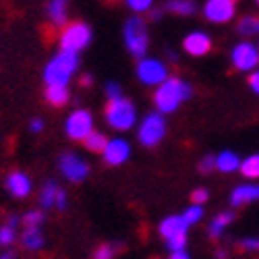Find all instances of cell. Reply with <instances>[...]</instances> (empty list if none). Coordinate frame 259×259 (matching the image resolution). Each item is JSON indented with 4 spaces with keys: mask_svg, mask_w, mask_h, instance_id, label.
I'll return each mask as SVG.
<instances>
[{
    "mask_svg": "<svg viewBox=\"0 0 259 259\" xmlns=\"http://www.w3.org/2000/svg\"><path fill=\"white\" fill-rule=\"evenodd\" d=\"M17 224H19V218L17 215H9V220L0 226V245L7 247L15 241V236H17Z\"/></svg>",
    "mask_w": 259,
    "mask_h": 259,
    "instance_id": "cell-23",
    "label": "cell"
},
{
    "mask_svg": "<svg viewBox=\"0 0 259 259\" xmlns=\"http://www.w3.org/2000/svg\"><path fill=\"white\" fill-rule=\"evenodd\" d=\"M191 85L185 83L183 79L177 77H168L164 83L158 85V90L154 94V104H156V110L160 114H172L177 108L191 98Z\"/></svg>",
    "mask_w": 259,
    "mask_h": 259,
    "instance_id": "cell-1",
    "label": "cell"
},
{
    "mask_svg": "<svg viewBox=\"0 0 259 259\" xmlns=\"http://www.w3.org/2000/svg\"><path fill=\"white\" fill-rule=\"evenodd\" d=\"M166 11L175 13V15L189 17V15L195 13L197 9H195V3H193V0H168V3H166Z\"/></svg>",
    "mask_w": 259,
    "mask_h": 259,
    "instance_id": "cell-24",
    "label": "cell"
},
{
    "mask_svg": "<svg viewBox=\"0 0 259 259\" xmlns=\"http://www.w3.org/2000/svg\"><path fill=\"white\" fill-rule=\"evenodd\" d=\"M170 259H191V255L185 249H181V251H172L170 253Z\"/></svg>",
    "mask_w": 259,
    "mask_h": 259,
    "instance_id": "cell-39",
    "label": "cell"
},
{
    "mask_svg": "<svg viewBox=\"0 0 259 259\" xmlns=\"http://www.w3.org/2000/svg\"><path fill=\"white\" fill-rule=\"evenodd\" d=\"M21 243L29 251H37L44 247V234L39 232V226H27V230L21 236Z\"/></svg>",
    "mask_w": 259,
    "mask_h": 259,
    "instance_id": "cell-19",
    "label": "cell"
},
{
    "mask_svg": "<svg viewBox=\"0 0 259 259\" xmlns=\"http://www.w3.org/2000/svg\"><path fill=\"white\" fill-rule=\"evenodd\" d=\"M241 172L247 179H259V154H253L241 160Z\"/></svg>",
    "mask_w": 259,
    "mask_h": 259,
    "instance_id": "cell-26",
    "label": "cell"
},
{
    "mask_svg": "<svg viewBox=\"0 0 259 259\" xmlns=\"http://www.w3.org/2000/svg\"><path fill=\"white\" fill-rule=\"evenodd\" d=\"M92 81H94V79H92L90 75H85V77L81 79V83H83V85H92Z\"/></svg>",
    "mask_w": 259,
    "mask_h": 259,
    "instance_id": "cell-41",
    "label": "cell"
},
{
    "mask_svg": "<svg viewBox=\"0 0 259 259\" xmlns=\"http://www.w3.org/2000/svg\"><path fill=\"white\" fill-rule=\"evenodd\" d=\"M239 33L245 35V37L257 35V33H259V17H255V15H245V17L239 21Z\"/></svg>",
    "mask_w": 259,
    "mask_h": 259,
    "instance_id": "cell-25",
    "label": "cell"
},
{
    "mask_svg": "<svg viewBox=\"0 0 259 259\" xmlns=\"http://www.w3.org/2000/svg\"><path fill=\"white\" fill-rule=\"evenodd\" d=\"M259 199V185H241L230 193V205H245Z\"/></svg>",
    "mask_w": 259,
    "mask_h": 259,
    "instance_id": "cell-17",
    "label": "cell"
},
{
    "mask_svg": "<svg viewBox=\"0 0 259 259\" xmlns=\"http://www.w3.org/2000/svg\"><path fill=\"white\" fill-rule=\"evenodd\" d=\"M104 116H106V122L112 128H116V131H128V128H133V124L137 122V110H135L133 102L126 98L108 100Z\"/></svg>",
    "mask_w": 259,
    "mask_h": 259,
    "instance_id": "cell-3",
    "label": "cell"
},
{
    "mask_svg": "<svg viewBox=\"0 0 259 259\" xmlns=\"http://www.w3.org/2000/svg\"><path fill=\"white\" fill-rule=\"evenodd\" d=\"M203 17L211 23H228L234 17V0H207Z\"/></svg>",
    "mask_w": 259,
    "mask_h": 259,
    "instance_id": "cell-11",
    "label": "cell"
},
{
    "mask_svg": "<svg viewBox=\"0 0 259 259\" xmlns=\"http://www.w3.org/2000/svg\"><path fill=\"white\" fill-rule=\"evenodd\" d=\"M160 17H162V13H160V11H152V19H154V21H156V19H160Z\"/></svg>",
    "mask_w": 259,
    "mask_h": 259,
    "instance_id": "cell-42",
    "label": "cell"
},
{
    "mask_svg": "<svg viewBox=\"0 0 259 259\" xmlns=\"http://www.w3.org/2000/svg\"><path fill=\"white\" fill-rule=\"evenodd\" d=\"M187 228H189V224L185 222L183 215H168V218H164V222L160 224V234L166 241H170V239H175V236L187 234Z\"/></svg>",
    "mask_w": 259,
    "mask_h": 259,
    "instance_id": "cell-16",
    "label": "cell"
},
{
    "mask_svg": "<svg viewBox=\"0 0 259 259\" xmlns=\"http://www.w3.org/2000/svg\"><path fill=\"white\" fill-rule=\"evenodd\" d=\"M48 17H50V23L60 27L67 23V17H69V0H50L48 3Z\"/></svg>",
    "mask_w": 259,
    "mask_h": 259,
    "instance_id": "cell-18",
    "label": "cell"
},
{
    "mask_svg": "<svg viewBox=\"0 0 259 259\" xmlns=\"http://www.w3.org/2000/svg\"><path fill=\"white\" fill-rule=\"evenodd\" d=\"M241 168V160L239 156H236L234 152H222L215 156V170H220V172H234V170H239Z\"/></svg>",
    "mask_w": 259,
    "mask_h": 259,
    "instance_id": "cell-20",
    "label": "cell"
},
{
    "mask_svg": "<svg viewBox=\"0 0 259 259\" xmlns=\"http://www.w3.org/2000/svg\"><path fill=\"white\" fill-rule=\"evenodd\" d=\"M230 60H232V67L236 71H255V67L259 64V48L253 46L251 41H241L232 48V54H230Z\"/></svg>",
    "mask_w": 259,
    "mask_h": 259,
    "instance_id": "cell-10",
    "label": "cell"
},
{
    "mask_svg": "<svg viewBox=\"0 0 259 259\" xmlns=\"http://www.w3.org/2000/svg\"><path fill=\"white\" fill-rule=\"evenodd\" d=\"M46 100H48V104H52V106H56V108H60V106H64L69 102V90H67V85H48L46 88Z\"/></svg>",
    "mask_w": 259,
    "mask_h": 259,
    "instance_id": "cell-21",
    "label": "cell"
},
{
    "mask_svg": "<svg viewBox=\"0 0 259 259\" xmlns=\"http://www.w3.org/2000/svg\"><path fill=\"white\" fill-rule=\"evenodd\" d=\"M102 156H104L106 164L120 166V164H124L128 160V156H131V145H128L124 139H108Z\"/></svg>",
    "mask_w": 259,
    "mask_h": 259,
    "instance_id": "cell-12",
    "label": "cell"
},
{
    "mask_svg": "<svg viewBox=\"0 0 259 259\" xmlns=\"http://www.w3.org/2000/svg\"><path fill=\"white\" fill-rule=\"evenodd\" d=\"M232 220H234L232 211H222V213L215 215V218L209 222V236H211V239H222V232L226 230V226Z\"/></svg>",
    "mask_w": 259,
    "mask_h": 259,
    "instance_id": "cell-22",
    "label": "cell"
},
{
    "mask_svg": "<svg viewBox=\"0 0 259 259\" xmlns=\"http://www.w3.org/2000/svg\"><path fill=\"white\" fill-rule=\"evenodd\" d=\"M255 3H257V5H259V0H255Z\"/></svg>",
    "mask_w": 259,
    "mask_h": 259,
    "instance_id": "cell-44",
    "label": "cell"
},
{
    "mask_svg": "<svg viewBox=\"0 0 259 259\" xmlns=\"http://www.w3.org/2000/svg\"><path fill=\"white\" fill-rule=\"evenodd\" d=\"M168 58H170V60H177V54L172 52V50H168Z\"/></svg>",
    "mask_w": 259,
    "mask_h": 259,
    "instance_id": "cell-43",
    "label": "cell"
},
{
    "mask_svg": "<svg viewBox=\"0 0 259 259\" xmlns=\"http://www.w3.org/2000/svg\"><path fill=\"white\" fill-rule=\"evenodd\" d=\"M164 135H166V120L160 112L147 114L137 128V139L145 147H156L164 139Z\"/></svg>",
    "mask_w": 259,
    "mask_h": 259,
    "instance_id": "cell-5",
    "label": "cell"
},
{
    "mask_svg": "<svg viewBox=\"0 0 259 259\" xmlns=\"http://www.w3.org/2000/svg\"><path fill=\"white\" fill-rule=\"evenodd\" d=\"M207 197H209V193H207L205 189H195V191L191 193V201H193V203H197V205L205 203V201H207Z\"/></svg>",
    "mask_w": 259,
    "mask_h": 259,
    "instance_id": "cell-34",
    "label": "cell"
},
{
    "mask_svg": "<svg viewBox=\"0 0 259 259\" xmlns=\"http://www.w3.org/2000/svg\"><path fill=\"white\" fill-rule=\"evenodd\" d=\"M41 220H44V213H41L39 209H31L23 215V224H27V226H39Z\"/></svg>",
    "mask_w": 259,
    "mask_h": 259,
    "instance_id": "cell-31",
    "label": "cell"
},
{
    "mask_svg": "<svg viewBox=\"0 0 259 259\" xmlns=\"http://www.w3.org/2000/svg\"><path fill=\"white\" fill-rule=\"evenodd\" d=\"M215 170V156H205L199 162V172H211Z\"/></svg>",
    "mask_w": 259,
    "mask_h": 259,
    "instance_id": "cell-35",
    "label": "cell"
},
{
    "mask_svg": "<svg viewBox=\"0 0 259 259\" xmlns=\"http://www.w3.org/2000/svg\"><path fill=\"white\" fill-rule=\"evenodd\" d=\"M79 67V56L77 52L60 50L44 69V81L46 85H67L73 77V73Z\"/></svg>",
    "mask_w": 259,
    "mask_h": 259,
    "instance_id": "cell-2",
    "label": "cell"
},
{
    "mask_svg": "<svg viewBox=\"0 0 259 259\" xmlns=\"http://www.w3.org/2000/svg\"><path fill=\"white\" fill-rule=\"evenodd\" d=\"M124 46L135 58H143L149 48V33L141 17H131L124 25Z\"/></svg>",
    "mask_w": 259,
    "mask_h": 259,
    "instance_id": "cell-4",
    "label": "cell"
},
{
    "mask_svg": "<svg viewBox=\"0 0 259 259\" xmlns=\"http://www.w3.org/2000/svg\"><path fill=\"white\" fill-rule=\"evenodd\" d=\"M249 88L259 96V71L251 73V77H249Z\"/></svg>",
    "mask_w": 259,
    "mask_h": 259,
    "instance_id": "cell-37",
    "label": "cell"
},
{
    "mask_svg": "<svg viewBox=\"0 0 259 259\" xmlns=\"http://www.w3.org/2000/svg\"><path fill=\"white\" fill-rule=\"evenodd\" d=\"M126 5H128V9L135 11V13H147L149 9H152L154 0H126Z\"/></svg>",
    "mask_w": 259,
    "mask_h": 259,
    "instance_id": "cell-30",
    "label": "cell"
},
{
    "mask_svg": "<svg viewBox=\"0 0 259 259\" xmlns=\"http://www.w3.org/2000/svg\"><path fill=\"white\" fill-rule=\"evenodd\" d=\"M29 131H31V133L44 131V120H41V118H33V120L29 122Z\"/></svg>",
    "mask_w": 259,
    "mask_h": 259,
    "instance_id": "cell-38",
    "label": "cell"
},
{
    "mask_svg": "<svg viewBox=\"0 0 259 259\" xmlns=\"http://www.w3.org/2000/svg\"><path fill=\"white\" fill-rule=\"evenodd\" d=\"M58 168L64 175V179L71 181V183H81L90 177V164L85 162L79 154H62L58 160Z\"/></svg>",
    "mask_w": 259,
    "mask_h": 259,
    "instance_id": "cell-9",
    "label": "cell"
},
{
    "mask_svg": "<svg viewBox=\"0 0 259 259\" xmlns=\"http://www.w3.org/2000/svg\"><path fill=\"white\" fill-rule=\"evenodd\" d=\"M183 218H185V222L189 224V226H193V224H197L201 218H203V207L201 205H197V203H193L189 209H185V213H183Z\"/></svg>",
    "mask_w": 259,
    "mask_h": 259,
    "instance_id": "cell-28",
    "label": "cell"
},
{
    "mask_svg": "<svg viewBox=\"0 0 259 259\" xmlns=\"http://www.w3.org/2000/svg\"><path fill=\"white\" fill-rule=\"evenodd\" d=\"M166 247H168L170 253H172V251H181V249H185V247H187V234H183V236H175V239L166 241Z\"/></svg>",
    "mask_w": 259,
    "mask_h": 259,
    "instance_id": "cell-32",
    "label": "cell"
},
{
    "mask_svg": "<svg viewBox=\"0 0 259 259\" xmlns=\"http://www.w3.org/2000/svg\"><path fill=\"white\" fill-rule=\"evenodd\" d=\"M92 41V29L90 25L81 23H71L64 27L62 35H60V50H69V52H81L83 48H88V44Z\"/></svg>",
    "mask_w": 259,
    "mask_h": 259,
    "instance_id": "cell-6",
    "label": "cell"
},
{
    "mask_svg": "<svg viewBox=\"0 0 259 259\" xmlns=\"http://www.w3.org/2000/svg\"><path fill=\"white\" fill-rule=\"evenodd\" d=\"M7 189L11 191V195L23 199L31 193V179L25 175V172L15 170L7 177Z\"/></svg>",
    "mask_w": 259,
    "mask_h": 259,
    "instance_id": "cell-15",
    "label": "cell"
},
{
    "mask_svg": "<svg viewBox=\"0 0 259 259\" xmlns=\"http://www.w3.org/2000/svg\"><path fill=\"white\" fill-rule=\"evenodd\" d=\"M85 147L90 149V152H96V154H102L104 149H106V143H108V137L104 133H98V131H92L88 135V139L83 141Z\"/></svg>",
    "mask_w": 259,
    "mask_h": 259,
    "instance_id": "cell-27",
    "label": "cell"
},
{
    "mask_svg": "<svg viewBox=\"0 0 259 259\" xmlns=\"http://www.w3.org/2000/svg\"><path fill=\"white\" fill-rule=\"evenodd\" d=\"M64 131H67L69 139L73 141H85L88 135L94 131V116L90 110H75L69 114L67 122H64Z\"/></svg>",
    "mask_w": 259,
    "mask_h": 259,
    "instance_id": "cell-7",
    "label": "cell"
},
{
    "mask_svg": "<svg viewBox=\"0 0 259 259\" xmlns=\"http://www.w3.org/2000/svg\"><path fill=\"white\" fill-rule=\"evenodd\" d=\"M116 255V245L112 243H104L94 251V259H112Z\"/></svg>",
    "mask_w": 259,
    "mask_h": 259,
    "instance_id": "cell-29",
    "label": "cell"
},
{
    "mask_svg": "<svg viewBox=\"0 0 259 259\" xmlns=\"http://www.w3.org/2000/svg\"><path fill=\"white\" fill-rule=\"evenodd\" d=\"M106 98L108 100H114V98H122V90H120V85L116 81H110V83H106Z\"/></svg>",
    "mask_w": 259,
    "mask_h": 259,
    "instance_id": "cell-33",
    "label": "cell"
},
{
    "mask_svg": "<svg viewBox=\"0 0 259 259\" xmlns=\"http://www.w3.org/2000/svg\"><path fill=\"white\" fill-rule=\"evenodd\" d=\"M0 259H15V253L7 251V253H3V255H0Z\"/></svg>",
    "mask_w": 259,
    "mask_h": 259,
    "instance_id": "cell-40",
    "label": "cell"
},
{
    "mask_svg": "<svg viewBox=\"0 0 259 259\" xmlns=\"http://www.w3.org/2000/svg\"><path fill=\"white\" fill-rule=\"evenodd\" d=\"M241 245L247 251H259V236H247V239H243Z\"/></svg>",
    "mask_w": 259,
    "mask_h": 259,
    "instance_id": "cell-36",
    "label": "cell"
},
{
    "mask_svg": "<svg viewBox=\"0 0 259 259\" xmlns=\"http://www.w3.org/2000/svg\"><path fill=\"white\" fill-rule=\"evenodd\" d=\"M137 79L143 85H160L168 79V69L160 58H139L137 62Z\"/></svg>",
    "mask_w": 259,
    "mask_h": 259,
    "instance_id": "cell-8",
    "label": "cell"
},
{
    "mask_svg": "<svg viewBox=\"0 0 259 259\" xmlns=\"http://www.w3.org/2000/svg\"><path fill=\"white\" fill-rule=\"evenodd\" d=\"M39 203L41 207H58L64 209L67 207V193H64L54 181H48L39 191Z\"/></svg>",
    "mask_w": 259,
    "mask_h": 259,
    "instance_id": "cell-13",
    "label": "cell"
},
{
    "mask_svg": "<svg viewBox=\"0 0 259 259\" xmlns=\"http://www.w3.org/2000/svg\"><path fill=\"white\" fill-rule=\"evenodd\" d=\"M183 48L187 54L191 56H205L211 50V39L207 33L203 31H191L185 39H183Z\"/></svg>",
    "mask_w": 259,
    "mask_h": 259,
    "instance_id": "cell-14",
    "label": "cell"
}]
</instances>
